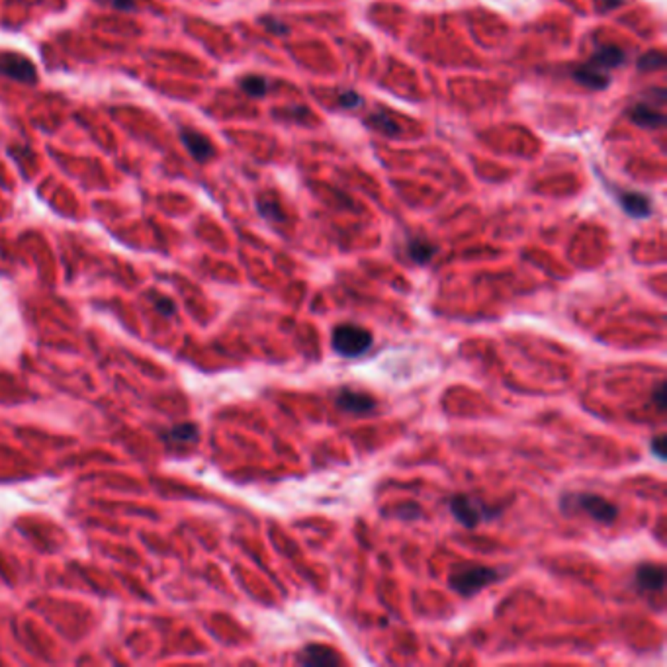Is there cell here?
<instances>
[{
  "mask_svg": "<svg viewBox=\"0 0 667 667\" xmlns=\"http://www.w3.org/2000/svg\"><path fill=\"white\" fill-rule=\"evenodd\" d=\"M503 576L505 574H501L499 568H491L484 564H460L449 576V585L454 593H458L462 597H472L481 589L499 581Z\"/></svg>",
  "mask_w": 667,
  "mask_h": 667,
  "instance_id": "1",
  "label": "cell"
},
{
  "mask_svg": "<svg viewBox=\"0 0 667 667\" xmlns=\"http://www.w3.org/2000/svg\"><path fill=\"white\" fill-rule=\"evenodd\" d=\"M560 509H562L564 515H569L571 511L574 513H585L593 520L605 523V525L615 523L618 517L617 505L613 501L597 495V493H566L564 497L560 499Z\"/></svg>",
  "mask_w": 667,
  "mask_h": 667,
  "instance_id": "2",
  "label": "cell"
},
{
  "mask_svg": "<svg viewBox=\"0 0 667 667\" xmlns=\"http://www.w3.org/2000/svg\"><path fill=\"white\" fill-rule=\"evenodd\" d=\"M449 509L452 517L458 520L462 527L476 528L479 523H488L497 517L499 511L495 507H489L484 501L470 495H452L449 499Z\"/></svg>",
  "mask_w": 667,
  "mask_h": 667,
  "instance_id": "3",
  "label": "cell"
},
{
  "mask_svg": "<svg viewBox=\"0 0 667 667\" xmlns=\"http://www.w3.org/2000/svg\"><path fill=\"white\" fill-rule=\"evenodd\" d=\"M333 350L345 359H357L372 347V335L368 329L345 323L333 331Z\"/></svg>",
  "mask_w": 667,
  "mask_h": 667,
  "instance_id": "4",
  "label": "cell"
},
{
  "mask_svg": "<svg viewBox=\"0 0 667 667\" xmlns=\"http://www.w3.org/2000/svg\"><path fill=\"white\" fill-rule=\"evenodd\" d=\"M335 405L347 415L362 417V415H370L376 409V399L364 391H359V389L343 388L335 396Z\"/></svg>",
  "mask_w": 667,
  "mask_h": 667,
  "instance_id": "5",
  "label": "cell"
},
{
  "mask_svg": "<svg viewBox=\"0 0 667 667\" xmlns=\"http://www.w3.org/2000/svg\"><path fill=\"white\" fill-rule=\"evenodd\" d=\"M299 666L303 667H337L340 664V656L333 647L323 644H309L296 657Z\"/></svg>",
  "mask_w": 667,
  "mask_h": 667,
  "instance_id": "6",
  "label": "cell"
},
{
  "mask_svg": "<svg viewBox=\"0 0 667 667\" xmlns=\"http://www.w3.org/2000/svg\"><path fill=\"white\" fill-rule=\"evenodd\" d=\"M634 585L646 593H661L666 587V569L657 564H642L634 571Z\"/></svg>",
  "mask_w": 667,
  "mask_h": 667,
  "instance_id": "7",
  "label": "cell"
},
{
  "mask_svg": "<svg viewBox=\"0 0 667 667\" xmlns=\"http://www.w3.org/2000/svg\"><path fill=\"white\" fill-rule=\"evenodd\" d=\"M0 73L14 80H22V82L36 80L33 65L28 59H24L20 55H14V53H6L0 57Z\"/></svg>",
  "mask_w": 667,
  "mask_h": 667,
  "instance_id": "8",
  "label": "cell"
},
{
  "mask_svg": "<svg viewBox=\"0 0 667 667\" xmlns=\"http://www.w3.org/2000/svg\"><path fill=\"white\" fill-rule=\"evenodd\" d=\"M165 442L169 447H177V449H186L196 444L200 438V430L194 423H179L174 427H170L169 430H165Z\"/></svg>",
  "mask_w": 667,
  "mask_h": 667,
  "instance_id": "9",
  "label": "cell"
},
{
  "mask_svg": "<svg viewBox=\"0 0 667 667\" xmlns=\"http://www.w3.org/2000/svg\"><path fill=\"white\" fill-rule=\"evenodd\" d=\"M180 137H182L184 147L188 149L190 155L198 160V163H204V160L211 159V155H213V145H211V141H209L206 135H202V133H198V131H194V130H184Z\"/></svg>",
  "mask_w": 667,
  "mask_h": 667,
  "instance_id": "10",
  "label": "cell"
},
{
  "mask_svg": "<svg viewBox=\"0 0 667 667\" xmlns=\"http://www.w3.org/2000/svg\"><path fill=\"white\" fill-rule=\"evenodd\" d=\"M618 202H620V206L622 209L627 211L628 216H632V218H647L650 213H652V208H650V200L644 196V194H638V192H620L618 194Z\"/></svg>",
  "mask_w": 667,
  "mask_h": 667,
  "instance_id": "11",
  "label": "cell"
},
{
  "mask_svg": "<svg viewBox=\"0 0 667 667\" xmlns=\"http://www.w3.org/2000/svg\"><path fill=\"white\" fill-rule=\"evenodd\" d=\"M630 120L634 121L636 126L640 128H646V130H657V128H661L664 123H666V116L664 114H659L654 108H650V106H644V104H638L634 108L630 110Z\"/></svg>",
  "mask_w": 667,
  "mask_h": 667,
  "instance_id": "12",
  "label": "cell"
},
{
  "mask_svg": "<svg viewBox=\"0 0 667 667\" xmlns=\"http://www.w3.org/2000/svg\"><path fill=\"white\" fill-rule=\"evenodd\" d=\"M574 79L578 80L579 84H583V87H587L591 90H603L608 87V77L607 75H603V73H599L593 65H589V67H581V69L574 70Z\"/></svg>",
  "mask_w": 667,
  "mask_h": 667,
  "instance_id": "13",
  "label": "cell"
},
{
  "mask_svg": "<svg viewBox=\"0 0 667 667\" xmlns=\"http://www.w3.org/2000/svg\"><path fill=\"white\" fill-rule=\"evenodd\" d=\"M624 61V51L618 50V47H603L593 55V67H618L620 63Z\"/></svg>",
  "mask_w": 667,
  "mask_h": 667,
  "instance_id": "14",
  "label": "cell"
},
{
  "mask_svg": "<svg viewBox=\"0 0 667 667\" xmlns=\"http://www.w3.org/2000/svg\"><path fill=\"white\" fill-rule=\"evenodd\" d=\"M435 250L437 249L428 241L423 239H413L407 245V255L411 257V260H415L419 264H427L428 260L433 259Z\"/></svg>",
  "mask_w": 667,
  "mask_h": 667,
  "instance_id": "15",
  "label": "cell"
},
{
  "mask_svg": "<svg viewBox=\"0 0 667 667\" xmlns=\"http://www.w3.org/2000/svg\"><path fill=\"white\" fill-rule=\"evenodd\" d=\"M368 123L372 126V128H376V130L382 131V133L389 135V137H396V135H399L398 123L391 120L388 114H384V112H380V114H372V116L368 118Z\"/></svg>",
  "mask_w": 667,
  "mask_h": 667,
  "instance_id": "16",
  "label": "cell"
},
{
  "mask_svg": "<svg viewBox=\"0 0 667 667\" xmlns=\"http://www.w3.org/2000/svg\"><path fill=\"white\" fill-rule=\"evenodd\" d=\"M241 89L245 90L249 96L259 98V96H264V94H267V90H269V82H267V79H262V77L250 75V77H245V79L241 80Z\"/></svg>",
  "mask_w": 667,
  "mask_h": 667,
  "instance_id": "17",
  "label": "cell"
},
{
  "mask_svg": "<svg viewBox=\"0 0 667 667\" xmlns=\"http://www.w3.org/2000/svg\"><path fill=\"white\" fill-rule=\"evenodd\" d=\"M259 211L260 216L269 221H284V211L278 206V202L272 198H260L259 200Z\"/></svg>",
  "mask_w": 667,
  "mask_h": 667,
  "instance_id": "18",
  "label": "cell"
},
{
  "mask_svg": "<svg viewBox=\"0 0 667 667\" xmlns=\"http://www.w3.org/2000/svg\"><path fill=\"white\" fill-rule=\"evenodd\" d=\"M664 65H666V57H664V53H659V51H650V53H646L642 59L638 61V67L642 70L661 69Z\"/></svg>",
  "mask_w": 667,
  "mask_h": 667,
  "instance_id": "19",
  "label": "cell"
},
{
  "mask_svg": "<svg viewBox=\"0 0 667 667\" xmlns=\"http://www.w3.org/2000/svg\"><path fill=\"white\" fill-rule=\"evenodd\" d=\"M650 450L656 454V458L666 460V437H664V435H657V437L652 438Z\"/></svg>",
  "mask_w": 667,
  "mask_h": 667,
  "instance_id": "20",
  "label": "cell"
},
{
  "mask_svg": "<svg viewBox=\"0 0 667 667\" xmlns=\"http://www.w3.org/2000/svg\"><path fill=\"white\" fill-rule=\"evenodd\" d=\"M155 308H157V311H160L165 317H170V315L174 313V308H177V306H174L172 299L159 296V299H155Z\"/></svg>",
  "mask_w": 667,
  "mask_h": 667,
  "instance_id": "21",
  "label": "cell"
},
{
  "mask_svg": "<svg viewBox=\"0 0 667 667\" xmlns=\"http://www.w3.org/2000/svg\"><path fill=\"white\" fill-rule=\"evenodd\" d=\"M339 100L345 108H354V106L362 104V98H360L357 92H343V94L339 96Z\"/></svg>",
  "mask_w": 667,
  "mask_h": 667,
  "instance_id": "22",
  "label": "cell"
},
{
  "mask_svg": "<svg viewBox=\"0 0 667 667\" xmlns=\"http://www.w3.org/2000/svg\"><path fill=\"white\" fill-rule=\"evenodd\" d=\"M654 401H656V405L659 407V411H664L666 409V384L661 382L659 386L656 388V394H654Z\"/></svg>",
  "mask_w": 667,
  "mask_h": 667,
  "instance_id": "23",
  "label": "cell"
},
{
  "mask_svg": "<svg viewBox=\"0 0 667 667\" xmlns=\"http://www.w3.org/2000/svg\"><path fill=\"white\" fill-rule=\"evenodd\" d=\"M262 24H264V26H267V28L272 31V33H278V36H284V33L288 31V28H286V26H284V24H282V22H278V20H264Z\"/></svg>",
  "mask_w": 667,
  "mask_h": 667,
  "instance_id": "24",
  "label": "cell"
},
{
  "mask_svg": "<svg viewBox=\"0 0 667 667\" xmlns=\"http://www.w3.org/2000/svg\"><path fill=\"white\" fill-rule=\"evenodd\" d=\"M114 6H118V8H123V10H133V4H131V0H110Z\"/></svg>",
  "mask_w": 667,
  "mask_h": 667,
  "instance_id": "25",
  "label": "cell"
},
{
  "mask_svg": "<svg viewBox=\"0 0 667 667\" xmlns=\"http://www.w3.org/2000/svg\"><path fill=\"white\" fill-rule=\"evenodd\" d=\"M605 2H608V4H605V6H603L605 10H610V8H615V6H618V4H620V0H605Z\"/></svg>",
  "mask_w": 667,
  "mask_h": 667,
  "instance_id": "26",
  "label": "cell"
}]
</instances>
